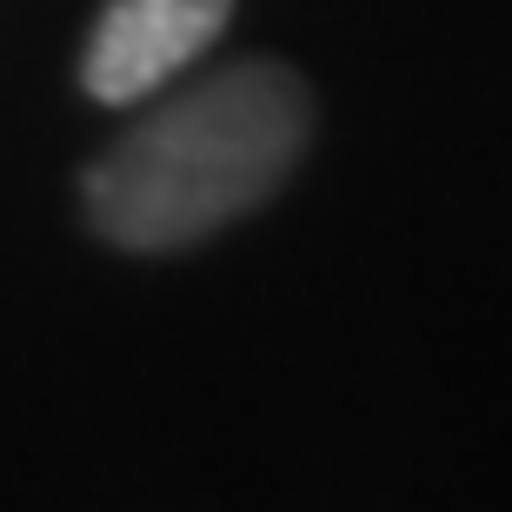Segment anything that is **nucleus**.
Wrapping results in <instances>:
<instances>
[{
  "mask_svg": "<svg viewBox=\"0 0 512 512\" xmlns=\"http://www.w3.org/2000/svg\"><path fill=\"white\" fill-rule=\"evenodd\" d=\"M227 20L233 0H107L80 54V87L107 107H133L207 54Z\"/></svg>",
  "mask_w": 512,
  "mask_h": 512,
  "instance_id": "nucleus-2",
  "label": "nucleus"
},
{
  "mask_svg": "<svg viewBox=\"0 0 512 512\" xmlns=\"http://www.w3.org/2000/svg\"><path fill=\"white\" fill-rule=\"evenodd\" d=\"M313 94L280 60H233L160 114L133 120L87 167V220L127 253H180L293 180Z\"/></svg>",
  "mask_w": 512,
  "mask_h": 512,
  "instance_id": "nucleus-1",
  "label": "nucleus"
}]
</instances>
